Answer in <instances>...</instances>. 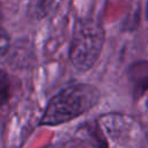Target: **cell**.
Segmentation results:
<instances>
[{
	"label": "cell",
	"instance_id": "6da1fadb",
	"mask_svg": "<svg viewBox=\"0 0 148 148\" xmlns=\"http://www.w3.org/2000/svg\"><path fill=\"white\" fill-rule=\"evenodd\" d=\"M98 90L86 83L71 86L56 95L46 106L42 124L59 125L89 111L98 101Z\"/></svg>",
	"mask_w": 148,
	"mask_h": 148
},
{
	"label": "cell",
	"instance_id": "277c9868",
	"mask_svg": "<svg viewBox=\"0 0 148 148\" xmlns=\"http://www.w3.org/2000/svg\"><path fill=\"white\" fill-rule=\"evenodd\" d=\"M8 42H9V38L7 37L6 30L2 29V31H1V53H2V56H5V53H6V49H7V46L9 45Z\"/></svg>",
	"mask_w": 148,
	"mask_h": 148
},
{
	"label": "cell",
	"instance_id": "3957f363",
	"mask_svg": "<svg viewBox=\"0 0 148 148\" xmlns=\"http://www.w3.org/2000/svg\"><path fill=\"white\" fill-rule=\"evenodd\" d=\"M56 1L57 0H29L28 9L35 17L42 18L53 9Z\"/></svg>",
	"mask_w": 148,
	"mask_h": 148
},
{
	"label": "cell",
	"instance_id": "5b68a950",
	"mask_svg": "<svg viewBox=\"0 0 148 148\" xmlns=\"http://www.w3.org/2000/svg\"><path fill=\"white\" fill-rule=\"evenodd\" d=\"M146 15H147V21H148V2H147V8H146Z\"/></svg>",
	"mask_w": 148,
	"mask_h": 148
},
{
	"label": "cell",
	"instance_id": "7a4b0ae2",
	"mask_svg": "<svg viewBox=\"0 0 148 148\" xmlns=\"http://www.w3.org/2000/svg\"><path fill=\"white\" fill-rule=\"evenodd\" d=\"M105 39L102 24L92 17L76 21L69 46V59L81 72L88 71L98 59Z\"/></svg>",
	"mask_w": 148,
	"mask_h": 148
}]
</instances>
